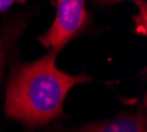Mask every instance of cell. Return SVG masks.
Here are the masks:
<instances>
[{"label":"cell","mask_w":147,"mask_h":132,"mask_svg":"<svg viewBox=\"0 0 147 132\" xmlns=\"http://www.w3.org/2000/svg\"><path fill=\"white\" fill-rule=\"evenodd\" d=\"M51 50L37 61L17 65L11 71L4 111L8 118L28 127H40L64 115L62 105L69 90L90 81L86 74L70 75L56 65Z\"/></svg>","instance_id":"1"},{"label":"cell","mask_w":147,"mask_h":132,"mask_svg":"<svg viewBox=\"0 0 147 132\" xmlns=\"http://www.w3.org/2000/svg\"><path fill=\"white\" fill-rule=\"evenodd\" d=\"M85 1L86 0H57L55 20L51 28L38 38L41 44L58 53L68 42L85 31L89 21Z\"/></svg>","instance_id":"2"},{"label":"cell","mask_w":147,"mask_h":132,"mask_svg":"<svg viewBox=\"0 0 147 132\" xmlns=\"http://www.w3.org/2000/svg\"><path fill=\"white\" fill-rule=\"evenodd\" d=\"M77 132H147L146 115L143 112L122 114L106 122L85 125Z\"/></svg>","instance_id":"3"},{"label":"cell","mask_w":147,"mask_h":132,"mask_svg":"<svg viewBox=\"0 0 147 132\" xmlns=\"http://www.w3.org/2000/svg\"><path fill=\"white\" fill-rule=\"evenodd\" d=\"M23 28H24L23 24H11L9 27L5 28L3 33L0 34V82L3 78L4 65L8 60L9 52L13 46L15 41L19 38V36L23 32Z\"/></svg>","instance_id":"4"},{"label":"cell","mask_w":147,"mask_h":132,"mask_svg":"<svg viewBox=\"0 0 147 132\" xmlns=\"http://www.w3.org/2000/svg\"><path fill=\"white\" fill-rule=\"evenodd\" d=\"M15 1H17V0H0V13L5 12Z\"/></svg>","instance_id":"5"},{"label":"cell","mask_w":147,"mask_h":132,"mask_svg":"<svg viewBox=\"0 0 147 132\" xmlns=\"http://www.w3.org/2000/svg\"><path fill=\"white\" fill-rule=\"evenodd\" d=\"M99 4H114V3H121V1H126V0H93Z\"/></svg>","instance_id":"6"}]
</instances>
